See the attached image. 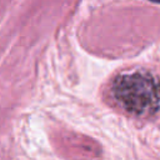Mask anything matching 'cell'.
<instances>
[{
    "mask_svg": "<svg viewBox=\"0 0 160 160\" xmlns=\"http://www.w3.org/2000/svg\"><path fill=\"white\" fill-rule=\"evenodd\" d=\"M150 1H154V2H160V0H150Z\"/></svg>",
    "mask_w": 160,
    "mask_h": 160,
    "instance_id": "cell-2",
    "label": "cell"
},
{
    "mask_svg": "<svg viewBox=\"0 0 160 160\" xmlns=\"http://www.w3.org/2000/svg\"><path fill=\"white\" fill-rule=\"evenodd\" d=\"M110 94L126 112L151 115L160 108V79L142 70L125 72L112 80Z\"/></svg>",
    "mask_w": 160,
    "mask_h": 160,
    "instance_id": "cell-1",
    "label": "cell"
}]
</instances>
